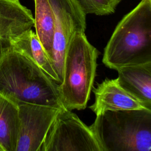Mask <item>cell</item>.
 I'll return each mask as SVG.
<instances>
[{"label":"cell","mask_w":151,"mask_h":151,"mask_svg":"<svg viewBox=\"0 0 151 151\" xmlns=\"http://www.w3.org/2000/svg\"><path fill=\"white\" fill-rule=\"evenodd\" d=\"M33 1L35 6L34 27L36 34L48 56L51 60L54 29V17L51 5L50 0Z\"/></svg>","instance_id":"cell-13"},{"label":"cell","mask_w":151,"mask_h":151,"mask_svg":"<svg viewBox=\"0 0 151 151\" xmlns=\"http://www.w3.org/2000/svg\"><path fill=\"white\" fill-rule=\"evenodd\" d=\"M20 130L16 151H40L46 134L60 109L31 104H18Z\"/></svg>","instance_id":"cell-7"},{"label":"cell","mask_w":151,"mask_h":151,"mask_svg":"<svg viewBox=\"0 0 151 151\" xmlns=\"http://www.w3.org/2000/svg\"><path fill=\"white\" fill-rule=\"evenodd\" d=\"M86 14L99 16L113 14L122 0H79Z\"/></svg>","instance_id":"cell-14"},{"label":"cell","mask_w":151,"mask_h":151,"mask_svg":"<svg viewBox=\"0 0 151 151\" xmlns=\"http://www.w3.org/2000/svg\"><path fill=\"white\" fill-rule=\"evenodd\" d=\"M117 82L151 109V62L122 67L117 70Z\"/></svg>","instance_id":"cell-10"},{"label":"cell","mask_w":151,"mask_h":151,"mask_svg":"<svg viewBox=\"0 0 151 151\" xmlns=\"http://www.w3.org/2000/svg\"><path fill=\"white\" fill-rule=\"evenodd\" d=\"M11 47L31 58L58 84L61 81L55 67L42 47L36 32L29 29L11 41Z\"/></svg>","instance_id":"cell-11"},{"label":"cell","mask_w":151,"mask_h":151,"mask_svg":"<svg viewBox=\"0 0 151 151\" xmlns=\"http://www.w3.org/2000/svg\"><path fill=\"white\" fill-rule=\"evenodd\" d=\"M20 130L18 105L0 96V151H16Z\"/></svg>","instance_id":"cell-12"},{"label":"cell","mask_w":151,"mask_h":151,"mask_svg":"<svg viewBox=\"0 0 151 151\" xmlns=\"http://www.w3.org/2000/svg\"><path fill=\"white\" fill-rule=\"evenodd\" d=\"M102 61L116 70L151 62V6L147 0H141L118 23Z\"/></svg>","instance_id":"cell-2"},{"label":"cell","mask_w":151,"mask_h":151,"mask_svg":"<svg viewBox=\"0 0 151 151\" xmlns=\"http://www.w3.org/2000/svg\"><path fill=\"white\" fill-rule=\"evenodd\" d=\"M148 2H149V3L150 4V6H151V0H147Z\"/></svg>","instance_id":"cell-15"},{"label":"cell","mask_w":151,"mask_h":151,"mask_svg":"<svg viewBox=\"0 0 151 151\" xmlns=\"http://www.w3.org/2000/svg\"><path fill=\"white\" fill-rule=\"evenodd\" d=\"M31 11L20 0H0V54L11 47V41L34 27Z\"/></svg>","instance_id":"cell-8"},{"label":"cell","mask_w":151,"mask_h":151,"mask_svg":"<svg viewBox=\"0 0 151 151\" xmlns=\"http://www.w3.org/2000/svg\"><path fill=\"white\" fill-rule=\"evenodd\" d=\"M98 50L88 41L84 32L74 35L67 50L60 99L66 109L83 110L87 107L93 88Z\"/></svg>","instance_id":"cell-4"},{"label":"cell","mask_w":151,"mask_h":151,"mask_svg":"<svg viewBox=\"0 0 151 151\" xmlns=\"http://www.w3.org/2000/svg\"><path fill=\"white\" fill-rule=\"evenodd\" d=\"M95 101L90 109L98 115L107 111L145 108L138 99L119 84L116 79H105L94 88Z\"/></svg>","instance_id":"cell-9"},{"label":"cell","mask_w":151,"mask_h":151,"mask_svg":"<svg viewBox=\"0 0 151 151\" xmlns=\"http://www.w3.org/2000/svg\"><path fill=\"white\" fill-rule=\"evenodd\" d=\"M54 17L51 61L61 83L65 55L75 34L85 32L86 14L79 0H50Z\"/></svg>","instance_id":"cell-6"},{"label":"cell","mask_w":151,"mask_h":151,"mask_svg":"<svg viewBox=\"0 0 151 151\" xmlns=\"http://www.w3.org/2000/svg\"><path fill=\"white\" fill-rule=\"evenodd\" d=\"M40 151H101L90 126L71 110L60 109L44 139Z\"/></svg>","instance_id":"cell-5"},{"label":"cell","mask_w":151,"mask_h":151,"mask_svg":"<svg viewBox=\"0 0 151 151\" xmlns=\"http://www.w3.org/2000/svg\"><path fill=\"white\" fill-rule=\"evenodd\" d=\"M101 151H151V109L107 111L90 126Z\"/></svg>","instance_id":"cell-3"},{"label":"cell","mask_w":151,"mask_h":151,"mask_svg":"<svg viewBox=\"0 0 151 151\" xmlns=\"http://www.w3.org/2000/svg\"><path fill=\"white\" fill-rule=\"evenodd\" d=\"M0 96L17 104L64 108L59 84L28 56L11 47L0 54Z\"/></svg>","instance_id":"cell-1"}]
</instances>
